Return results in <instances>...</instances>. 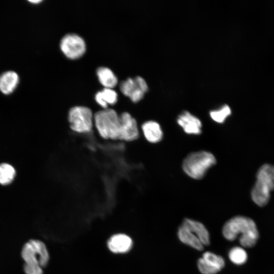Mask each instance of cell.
<instances>
[{
  "label": "cell",
  "mask_w": 274,
  "mask_h": 274,
  "mask_svg": "<svg viewBox=\"0 0 274 274\" xmlns=\"http://www.w3.org/2000/svg\"><path fill=\"white\" fill-rule=\"evenodd\" d=\"M222 232L225 238L229 241L235 239L240 234L239 243L246 248L255 245L259 236L255 222L243 216H236L229 220L224 224Z\"/></svg>",
  "instance_id": "cell-1"
},
{
  "label": "cell",
  "mask_w": 274,
  "mask_h": 274,
  "mask_svg": "<svg viewBox=\"0 0 274 274\" xmlns=\"http://www.w3.org/2000/svg\"><path fill=\"white\" fill-rule=\"evenodd\" d=\"M21 255L24 262L23 270L25 274H43V268L49 260L45 244L39 239H30L25 243Z\"/></svg>",
  "instance_id": "cell-2"
},
{
  "label": "cell",
  "mask_w": 274,
  "mask_h": 274,
  "mask_svg": "<svg viewBox=\"0 0 274 274\" xmlns=\"http://www.w3.org/2000/svg\"><path fill=\"white\" fill-rule=\"evenodd\" d=\"M273 189L274 166L264 164L257 172L256 181L251 190L252 199L257 205L263 207L268 203Z\"/></svg>",
  "instance_id": "cell-3"
},
{
  "label": "cell",
  "mask_w": 274,
  "mask_h": 274,
  "mask_svg": "<svg viewBox=\"0 0 274 274\" xmlns=\"http://www.w3.org/2000/svg\"><path fill=\"white\" fill-rule=\"evenodd\" d=\"M94 126L105 140H118L120 132L119 115L113 109L107 108L94 114Z\"/></svg>",
  "instance_id": "cell-4"
},
{
  "label": "cell",
  "mask_w": 274,
  "mask_h": 274,
  "mask_svg": "<svg viewBox=\"0 0 274 274\" xmlns=\"http://www.w3.org/2000/svg\"><path fill=\"white\" fill-rule=\"evenodd\" d=\"M216 163V158L213 154L200 151L188 155L183 160L182 167L184 172L190 178L200 179Z\"/></svg>",
  "instance_id": "cell-5"
},
{
  "label": "cell",
  "mask_w": 274,
  "mask_h": 274,
  "mask_svg": "<svg viewBox=\"0 0 274 274\" xmlns=\"http://www.w3.org/2000/svg\"><path fill=\"white\" fill-rule=\"evenodd\" d=\"M93 116L92 110L87 107L83 106L73 107L68 113L69 127L76 133H89L93 129Z\"/></svg>",
  "instance_id": "cell-6"
},
{
  "label": "cell",
  "mask_w": 274,
  "mask_h": 274,
  "mask_svg": "<svg viewBox=\"0 0 274 274\" xmlns=\"http://www.w3.org/2000/svg\"><path fill=\"white\" fill-rule=\"evenodd\" d=\"M120 88L121 92L129 97L132 101L136 102L141 100L148 90V84L142 77L128 78L121 82Z\"/></svg>",
  "instance_id": "cell-7"
},
{
  "label": "cell",
  "mask_w": 274,
  "mask_h": 274,
  "mask_svg": "<svg viewBox=\"0 0 274 274\" xmlns=\"http://www.w3.org/2000/svg\"><path fill=\"white\" fill-rule=\"evenodd\" d=\"M60 49L68 58L76 59L81 56L86 50V44L84 39L79 35L67 33L60 41Z\"/></svg>",
  "instance_id": "cell-8"
},
{
  "label": "cell",
  "mask_w": 274,
  "mask_h": 274,
  "mask_svg": "<svg viewBox=\"0 0 274 274\" xmlns=\"http://www.w3.org/2000/svg\"><path fill=\"white\" fill-rule=\"evenodd\" d=\"M120 132L119 140L126 142L136 140L140 135V130L136 120L128 112L119 115Z\"/></svg>",
  "instance_id": "cell-9"
},
{
  "label": "cell",
  "mask_w": 274,
  "mask_h": 274,
  "mask_svg": "<svg viewBox=\"0 0 274 274\" xmlns=\"http://www.w3.org/2000/svg\"><path fill=\"white\" fill-rule=\"evenodd\" d=\"M177 122L187 134L197 135L201 132V121L188 111L181 113L177 118Z\"/></svg>",
  "instance_id": "cell-10"
},
{
  "label": "cell",
  "mask_w": 274,
  "mask_h": 274,
  "mask_svg": "<svg viewBox=\"0 0 274 274\" xmlns=\"http://www.w3.org/2000/svg\"><path fill=\"white\" fill-rule=\"evenodd\" d=\"M107 245L109 249L113 253H125L131 249L132 241L127 235L118 233L112 235L109 238Z\"/></svg>",
  "instance_id": "cell-11"
},
{
  "label": "cell",
  "mask_w": 274,
  "mask_h": 274,
  "mask_svg": "<svg viewBox=\"0 0 274 274\" xmlns=\"http://www.w3.org/2000/svg\"><path fill=\"white\" fill-rule=\"evenodd\" d=\"M141 130L145 139L150 143H157L162 139V129L160 124L155 121L144 122L141 125Z\"/></svg>",
  "instance_id": "cell-12"
},
{
  "label": "cell",
  "mask_w": 274,
  "mask_h": 274,
  "mask_svg": "<svg viewBox=\"0 0 274 274\" xmlns=\"http://www.w3.org/2000/svg\"><path fill=\"white\" fill-rule=\"evenodd\" d=\"M18 74L12 71L3 73L0 76V91L5 94L12 93L19 83Z\"/></svg>",
  "instance_id": "cell-13"
},
{
  "label": "cell",
  "mask_w": 274,
  "mask_h": 274,
  "mask_svg": "<svg viewBox=\"0 0 274 274\" xmlns=\"http://www.w3.org/2000/svg\"><path fill=\"white\" fill-rule=\"evenodd\" d=\"M178 235L182 243L197 250L203 249V245L195 233L183 224L179 228Z\"/></svg>",
  "instance_id": "cell-14"
},
{
  "label": "cell",
  "mask_w": 274,
  "mask_h": 274,
  "mask_svg": "<svg viewBox=\"0 0 274 274\" xmlns=\"http://www.w3.org/2000/svg\"><path fill=\"white\" fill-rule=\"evenodd\" d=\"M183 224L195 233L203 246L210 244L209 232L202 223L190 219H185Z\"/></svg>",
  "instance_id": "cell-15"
},
{
  "label": "cell",
  "mask_w": 274,
  "mask_h": 274,
  "mask_svg": "<svg viewBox=\"0 0 274 274\" xmlns=\"http://www.w3.org/2000/svg\"><path fill=\"white\" fill-rule=\"evenodd\" d=\"M95 99L100 106L104 109H107L109 105H113L116 103L118 94L112 88H105L96 93Z\"/></svg>",
  "instance_id": "cell-16"
},
{
  "label": "cell",
  "mask_w": 274,
  "mask_h": 274,
  "mask_svg": "<svg viewBox=\"0 0 274 274\" xmlns=\"http://www.w3.org/2000/svg\"><path fill=\"white\" fill-rule=\"evenodd\" d=\"M97 75L100 82L105 88H112L117 83V78L109 68L100 66L97 69Z\"/></svg>",
  "instance_id": "cell-17"
},
{
  "label": "cell",
  "mask_w": 274,
  "mask_h": 274,
  "mask_svg": "<svg viewBox=\"0 0 274 274\" xmlns=\"http://www.w3.org/2000/svg\"><path fill=\"white\" fill-rule=\"evenodd\" d=\"M16 174L14 168L9 164H0V184L3 185L11 183Z\"/></svg>",
  "instance_id": "cell-18"
},
{
  "label": "cell",
  "mask_w": 274,
  "mask_h": 274,
  "mask_svg": "<svg viewBox=\"0 0 274 274\" xmlns=\"http://www.w3.org/2000/svg\"><path fill=\"white\" fill-rule=\"evenodd\" d=\"M231 114V109L227 105H224L218 109L212 110L209 113L211 118L218 123H224Z\"/></svg>",
  "instance_id": "cell-19"
},
{
  "label": "cell",
  "mask_w": 274,
  "mask_h": 274,
  "mask_svg": "<svg viewBox=\"0 0 274 274\" xmlns=\"http://www.w3.org/2000/svg\"><path fill=\"white\" fill-rule=\"evenodd\" d=\"M202 258L207 264L219 271H220L225 265L224 260L221 256L210 252L203 253Z\"/></svg>",
  "instance_id": "cell-20"
},
{
  "label": "cell",
  "mask_w": 274,
  "mask_h": 274,
  "mask_svg": "<svg viewBox=\"0 0 274 274\" xmlns=\"http://www.w3.org/2000/svg\"><path fill=\"white\" fill-rule=\"evenodd\" d=\"M229 258L231 262L237 265L244 264L247 260V254L242 248L236 247L229 252Z\"/></svg>",
  "instance_id": "cell-21"
},
{
  "label": "cell",
  "mask_w": 274,
  "mask_h": 274,
  "mask_svg": "<svg viewBox=\"0 0 274 274\" xmlns=\"http://www.w3.org/2000/svg\"><path fill=\"white\" fill-rule=\"evenodd\" d=\"M197 265L199 271L202 274H216L219 271L207 264L202 258L198 259Z\"/></svg>",
  "instance_id": "cell-22"
},
{
  "label": "cell",
  "mask_w": 274,
  "mask_h": 274,
  "mask_svg": "<svg viewBox=\"0 0 274 274\" xmlns=\"http://www.w3.org/2000/svg\"><path fill=\"white\" fill-rule=\"evenodd\" d=\"M29 2L33 4H39L42 2V1L40 0H32V1H29Z\"/></svg>",
  "instance_id": "cell-23"
}]
</instances>
